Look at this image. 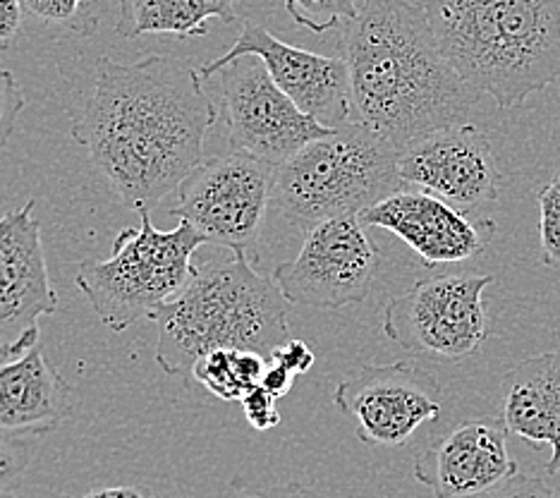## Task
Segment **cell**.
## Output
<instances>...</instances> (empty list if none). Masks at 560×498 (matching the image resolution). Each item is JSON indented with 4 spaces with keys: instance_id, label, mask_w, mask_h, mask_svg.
I'll return each instance as SVG.
<instances>
[{
    "instance_id": "cell-7",
    "label": "cell",
    "mask_w": 560,
    "mask_h": 498,
    "mask_svg": "<svg viewBox=\"0 0 560 498\" xmlns=\"http://www.w3.org/2000/svg\"><path fill=\"white\" fill-rule=\"evenodd\" d=\"M489 274H443L417 280L384 306V334L412 355L441 362H463L489 340L483 292Z\"/></svg>"
},
{
    "instance_id": "cell-11",
    "label": "cell",
    "mask_w": 560,
    "mask_h": 498,
    "mask_svg": "<svg viewBox=\"0 0 560 498\" xmlns=\"http://www.w3.org/2000/svg\"><path fill=\"white\" fill-rule=\"evenodd\" d=\"M334 403L354 419V433L369 449H396L441 417L443 389L434 374L410 362L364 364L338 383Z\"/></svg>"
},
{
    "instance_id": "cell-4",
    "label": "cell",
    "mask_w": 560,
    "mask_h": 498,
    "mask_svg": "<svg viewBox=\"0 0 560 498\" xmlns=\"http://www.w3.org/2000/svg\"><path fill=\"white\" fill-rule=\"evenodd\" d=\"M245 257L195 264L187 286L154 316L156 362L165 374L189 377L213 350H257L266 357L290 338L288 300L273 278Z\"/></svg>"
},
{
    "instance_id": "cell-23",
    "label": "cell",
    "mask_w": 560,
    "mask_h": 498,
    "mask_svg": "<svg viewBox=\"0 0 560 498\" xmlns=\"http://www.w3.org/2000/svg\"><path fill=\"white\" fill-rule=\"evenodd\" d=\"M36 453L34 437L0 431V496L18 494Z\"/></svg>"
},
{
    "instance_id": "cell-22",
    "label": "cell",
    "mask_w": 560,
    "mask_h": 498,
    "mask_svg": "<svg viewBox=\"0 0 560 498\" xmlns=\"http://www.w3.org/2000/svg\"><path fill=\"white\" fill-rule=\"evenodd\" d=\"M541 264L560 268V169L537 185Z\"/></svg>"
},
{
    "instance_id": "cell-14",
    "label": "cell",
    "mask_w": 560,
    "mask_h": 498,
    "mask_svg": "<svg viewBox=\"0 0 560 498\" xmlns=\"http://www.w3.org/2000/svg\"><path fill=\"white\" fill-rule=\"evenodd\" d=\"M36 201L0 216V338L22 355L39 343V319L56 314L58 292L50 283Z\"/></svg>"
},
{
    "instance_id": "cell-32",
    "label": "cell",
    "mask_w": 560,
    "mask_h": 498,
    "mask_svg": "<svg viewBox=\"0 0 560 498\" xmlns=\"http://www.w3.org/2000/svg\"><path fill=\"white\" fill-rule=\"evenodd\" d=\"M70 498V496H66ZM80 498H159L156 494H151L144 487H135V484H125V487H101L89 491Z\"/></svg>"
},
{
    "instance_id": "cell-19",
    "label": "cell",
    "mask_w": 560,
    "mask_h": 498,
    "mask_svg": "<svg viewBox=\"0 0 560 498\" xmlns=\"http://www.w3.org/2000/svg\"><path fill=\"white\" fill-rule=\"evenodd\" d=\"M235 24V0H120L116 32L122 38L168 34L199 38L209 34V22Z\"/></svg>"
},
{
    "instance_id": "cell-33",
    "label": "cell",
    "mask_w": 560,
    "mask_h": 498,
    "mask_svg": "<svg viewBox=\"0 0 560 498\" xmlns=\"http://www.w3.org/2000/svg\"><path fill=\"white\" fill-rule=\"evenodd\" d=\"M12 357H20V355L12 352L10 345L3 338H0V362H8V360H12Z\"/></svg>"
},
{
    "instance_id": "cell-34",
    "label": "cell",
    "mask_w": 560,
    "mask_h": 498,
    "mask_svg": "<svg viewBox=\"0 0 560 498\" xmlns=\"http://www.w3.org/2000/svg\"><path fill=\"white\" fill-rule=\"evenodd\" d=\"M0 498H39V496H22V494H8V496H0ZM50 498H66V496H50Z\"/></svg>"
},
{
    "instance_id": "cell-6",
    "label": "cell",
    "mask_w": 560,
    "mask_h": 498,
    "mask_svg": "<svg viewBox=\"0 0 560 498\" xmlns=\"http://www.w3.org/2000/svg\"><path fill=\"white\" fill-rule=\"evenodd\" d=\"M207 242L185 219L173 230H159L149 211H139V228L120 230L108 259L82 262L74 283L101 324L122 334L154 319L187 286L195 252Z\"/></svg>"
},
{
    "instance_id": "cell-27",
    "label": "cell",
    "mask_w": 560,
    "mask_h": 498,
    "mask_svg": "<svg viewBox=\"0 0 560 498\" xmlns=\"http://www.w3.org/2000/svg\"><path fill=\"white\" fill-rule=\"evenodd\" d=\"M477 498H558L556 491L539 477L532 475H517L513 479H508L501 487H495L487 494H481Z\"/></svg>"
},
{
    "instance_id": "cell-18",
    "label": "cell",
    "mask_w": 560,
    "mask_h": 498,
    "mask_svg": "<svg viewBox=\"0 0 560 498\" xmlns=\"http://www.w3.org/2000/svg\"><path fill=\"white\" fill-rule=\"evenodd\" d=\"M503 421L532 449L551 445L546 475H560V350L517 362L503 377Z\"/></svg>"
},
{
    "instance_id": "cell-24",
    "label": "cell",
    "mask_w": 560,
    "mask_h": 498,
    "mask_svg": "<svg viewBox=\"0 0 560 498\" xmlns=\"http://www.w3.org/2000/svg\"><path fill=\"white\" fill-rule=\"evenodd\" d=\"M24 106H27V99L22 94L18 77L0 68V149L10 142Z\"/></svg>"
},
{
    "instance_id": "cell-15",
    "label": "cell",
    "mask_w": 560,
    "mask_h": 498,
    "mask_svg": "<svg viewBox=\"0 0 560 498\" xmlns=\"http://www.w3.org/2000/svg\"><path fill=\"white\" fill-rule=\"evenodd\" d=\"M360 219L366 228L400 238L429 268L475 259L499 233L493 221L475 219L417 187L393 192L362 211Z\"/></svg>"
},
{
    "instance_id": "cell-20",
    "label": "cell",
    "mask_w": 560,
    "mask_h": 498,
    "mask_svg": "<svg viewBox=\"0 0 560 498\" xmlns=\"http://www.w3.org/2000/svg\"><path fill=\"white\" fill-rule=\"evenodd\" d=\"M269 362V357L257 350L225 348L203 355L189 377L201 383L215 398L240 403L252 389L259 386Z\"/></svg>"
},
{
    "instance_id": "cell-30",
    "label": "cell",
    "mask_w": 560,
    "mask_h": 498,
    "mask_svg": "<svg viewBox=\"0 0 560 498\" xmlns=\"http://www.w3.org/2000/svg\"><path fill=\"white\" fill-rule=\"evenodd\" d=\"M22 0H0V48H8L22 27Z\"/></svg>"
},
{
    "instance_id": "cell-9",
    "label": "cell",
    "mask_w": 560,
    "mask_h": 498,
    "mask_svg": "<svg viewBox=\"0 0 560 498\" xmlns=\"http://www.w3.org/2000/svg\"><path fill=\"white\" fill-rule=\"evenodd\" d=\"M381 268V252L360 216L324 221L304 235L298 257L273 271L288 304L342 310L366 300Z\"/></svg>"
},
{
    "instance_id": "cell-10",
    "label": "cell",
    "mask_w": 560,
    "mask_h": 498,
    "mask_svg": "<svg viewBox=\"0 0 560 498\" xmlns=\"http://www.w3.org/2000/svg\"><path fill=\"white\" fill-rule=\"evenodd\" d=\"M219 72L225 132L235 151L280 165L302 147L334 130L304 113L273 82L261 58L240 56L225 62Z\"/></svg>"
},
{
    "instance_id": "cell-25",
    "label": "cell",
    "mask_w": 560,
    "mask_h": 498,
    "mask_svg": "<svg viewBox=\"0 0 560 498\" xmlns=\"http://www.w3.org/2000/svg\"><path fill=\"white\" fill-rule=\"evenodd\" d=\"M276 401L278 398H273V395L259 383V386L252 389L240 403H242V410L247 415V421L254 429L269 431L280 425V413L276 407Z\"/></svg>"
},
{
    "instance_id": "cell-16",
    "label": "cell",
    "mask_w": 560,
    "mask_h": 498,
    "mask_svg": "<svg viewBox=\"0 0 560 498\" xmlns=\"http://www.w3.org/2000/svg\"><path fill=\"white\" fill-rule=\"evenodd\" d=\"M503 417H475L417 455L412 475L434 498H477L517 475Z\"/></svg>"
},
{
    "instance_id": "cell-2",
    "label": "cell",
    "mask_w": 560,
    "mask_h": 498,
    "mask_svg": "<svg viewBox=\"0 0 560 498\" xmlns=\"http://www.w3.org/2000/svg\"><path fill=\"white\" fill-rule=\"evenodd\" d=\"M342 44L352 120L398 149L465 123L481 96L443 56L419 0H362Z\"/></svg>"
},
{
    "instance_id": "cell-5",
    "label": "cell",
    "mask_w": 560,
    "mask_h": 498,
    "mask_svg": "<svg viewBox=\"0 0 560 498\" xmlns=\"http://www.w3.org/2000/svg\"><path fill=\"white\" fill-rule=\"evenodd\" d=\"M398 157L396 144L348 120L276 165L271 207L304 235L324 221L360 216L407 187Z\"/></svg>"
},
{
    "instance_id": "cell-1",
    "label": "cell",
    "mask_w": 560,
    "mask_h": 498,
    "mask_svg": "<svg viewBox=\"0 0 560 498\" xmlns=\"http://www.w3.org/2000/svg\"><path fill=\"white\" fill-rule=\"evenodd\" d=\"M201 72L183 58H101L72 139L127 209L151 211L207 159L219 111Z\"/></svg>"
},
{
    "instance_id": "cell-28",
    "label": "cell",
    "mask_w": 560,
    "mask_h": 498,
    "mask_svg": "<svg viewBox=\"0 0 560 498\" xmlns=\"http://www.w3.org/2000/svg\"><path fill=\"white\" fill-rule=\"evenodd\" d=\"M269 360L273 364L285 367L288 372H292L295 377H302L314 367V352L310 350L307 343L288 338L283 345H278V348L271 352Z\"/></svg>"
},
{
    "instance_id": "cell-8",
    "label": "cell",
    "mask_w": 560,
    "mask_h": 498,
    "mask_svg": "<svg viewBox=\"0 0 560 498\" xmlns=\"http://www.w3.org/2000/svg\"><path fill=\"white\" fill-rule=\"evenodd\" d=\"M276 165L245 151L207 157L177 187L175 216L211 245L259 264V242L271 209Z\"/></svg>"
},
{
    "instance_id": "cell-31",
    "label": "cell",
    "mask_w": 560,
    "mask_h": 498,
    "mask_svg": "<svg viewBox=\"0 0 560 498\" xmlns=\"http://www.w3.org/2000/svg\"><path fill=\"white\" fill-rule=\"evenodd\" d=\"M271 364H273V362H271ZM292 381H295V374L288 372L285 367L273 364V367L266 369V374H264V379H261V386H264L266 391H269V393L273 395V398H283V395L290 393Z\"/></svg>"
},
{
    "instance_id": "cell-12",
    "label": "cell",
    "mask_w": 560,
    "mask_h": 498,
    "mask_svg": "<svg viewBox=\"0 0 560 498\" xmlns=\"http://www.w3.org/2000/svg\"><path fill=\"white\" fill-rule=\"evenodd\" d=\"M398 171L407 187L424 189L472 216L499 199L503 185L489 135L469 123L441 127L400 149Z\"/></svg>"
},
{
    "instance_id": "cell-13",
    "label": "cell",
    "mask_w": 560,
    "mask_h": 498,
    "mask_svg": "<svg viewBox=\"0 0 560 498\" xmlns=\"http://www.w3.org/2000/svg\"><path fill=\"white\" fill-rule=\"evenodd\" d=\"M247 54L261 58L273 82L304 113H310L316 123H322L324 127H340L352 120L350 70L346 58H328L290 46L261 27V24H254L249 20L242 24V34L237 36L235 46L228 48L221 58L203 66L199 72L201 77H211L225 62Z\"/></svg>"
},
{
    "instance_id": "cell-17",
    "label": "cell",
    "mask_w": 560,
    "mask_h": 498,
    "mask_svg": "<svg viewBox=\"0 0 560 498\" xmlns=\"http://www.w3.org/2000/svg\"><path fill=\"white\" fill-rule=\"evenodd\" d=\"M78 403L70 381L48 362L42 343L0 362V431L44 437L62 427Z\"/></svg>"
},
{
    "instance_id": "cell-21",
    "label": "cell",
    "mask_w": 560,
    "mask_h": 498,
    "mask_svg": "<svg viewBox=\"0 0 560 498\" xmlns=\"http://www.w3.org/2000/svg\"><path fill=\"white\" fill-rule=\"evenodd\" d=\"M285 10L300 27L324 34L354 20L360 0H285Z\"/></svg>"
},
{
    "instance_id": "cell-29",
    "label": "cell",
    "mask_w": 560,
    "mask_h": 498,
    "mask_svg": "<svg viewBox=\"0 0 560 498\" xmlns=\"http://www.w3.org/2000/svg\"><path fill=\"white\" fill-rule=\"evenodd\" d=\"M235 498H326L319 491L304 487L300 482H288L280 487H266V489H240Z\"/></svg>"
},
{
    "instance_id": "cell-3",
    "label": "cell",
    "mask_w": 560,
    "mask_h": 498,
    "mask_svg": "<svg viewBox=\"0 0 560 498\" xmlns=\"http://www.w3.org/2000/svg\"><path fill=\"white\" fill-rule=\"evenodd\" d=\"M463 80L508 111L560 80V0H419Z\"/></svg>"
},
{
    "instance_id": "cell-26",
    "label": "cell",
    "mask_w": 560,
    "mask_h": 498,
    "mask_svg": "<svg viewBox=\"0 0 560 498\" xmlns=\"http://www.w3.org/2000/svg\"><path fill=\"white\" fill-rule=\"evenodd\" d=\"M32 18L46 24H74L84 8V0H22Z\"/></svg>"
}]
</instances>
